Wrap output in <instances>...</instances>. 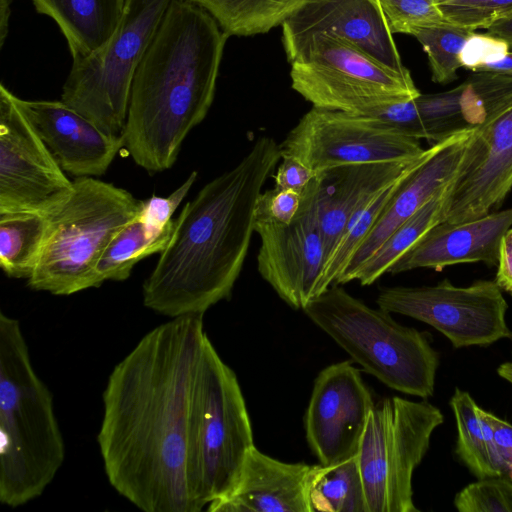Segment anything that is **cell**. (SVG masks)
Here are the masks:
<instances>
[{"mask_svg":"<svg viewBox=\"0 0 512 512\" xmlns=\"http://www.w3.org/2000/svg\"><path fill=\"white\" fill-rule=\"evenodd\" d=\"M207 334L203 314L145 334L113 368L97 435L111 486L145 512H199L189 480L193 381Z\"/></svg>","mask_w":512,"mask_h":512,"instance_id":"cell-1","label":"cell"},{"mask_svg":"<svg viewBox=\"0 0 512 512\" xmlns=\"http://www.w3.org/2000/svg\"><path fill=\"white\" fill-rule=\"evenodd\" d=\"M280 158L275 140L260 137L235 167L183 206L143 284L147 308L170 318L204 315L229 298L255 231L258 198Z\"/></svg>","mask_w":512,"mask_h":512,"instance_id":"cell-2","label":"cell"},{"mask_svg":"<svg viewBox=\"0 0 512 512\" xmlns=\"http://www.w3.org/2000/svg\"><path fill=\"white\" fill-rule=\"evenodd\" d=\"M192 0H171L133 78L125 148L149 174L173 166L188 133L206 117L228 39Z\"/></svg>","mask_w":512,"mask_h":512,"instance_id":"cell-3","label":"cell"},{"mask_svg":"<svg viewBox=\"0 0 512 512\" xmlns=\"http://www.w3.org/2000/svg\"><path fill=\"white\" fill-rule=\"evenodd\" d=\"M64 458L51 393L33 368L18 320L1 313V503L18 507L39 497Z\"/></svg>","mask_w":512,"mask_h":512,"instance_id":"cell-4","label":"cell"},{"mask_svg":"<svg viewBox=\"0 0 512 512\" xmlns=\"http://www.w3.org/2000/svg\"><path fill=\"white\" fill-rule=\"evenodd\" d=\"M367 373L384 385L427 399L434 393L439 355L429 335L396 322L334 285L303 309Z\"/></svg>","mask_w":512,"mask_h":512,"instance_id":"cell-5","label":"cell"},{"mask_svg":"<svg viewBox=\"0 0 512 512\" xmlns=\"http://www.w3.org/2000/svg\"><path fill=\"white\" fill-rule=\"evenodd\" d=\"M253 446L237 377L207 338L193 381L189 419V480L198 511L231 492Z\"/></svg>","mask_w":512,"mask_h":512,"instance_id":"cell-6","label":"cell"},{"mask_svg":"<svg viewBox=\"0 0 512 512\" xmlns=\"http://www.w3.org/2000/svg\"><path fill=\"white\" fill-rule=\"evenodd\" d=\"M74 191L52 215L28 286L54 295L95 288L96 265L111 240L142 211L129 191L94 177H76Z\"/></svg>","mask_w":512,"mask_h":512,"instance_id":"cell-7","label":"cell"},{"mask_svg":"<svg viewBox=\"0 0 512 512\" xmlns=\"http://www.w3.org/2000/svg\"><path fill=\"white\" fill-rule=\"evenodd\" d=\"M171 0H125L109 39L74 58L61 101L110 136H123L136 69Z\"/></svg>","mask_w":512,"mask_h":512,"instance_id":"cell-8","label":"cell"},{"mask_svg":"<svg viewBox=\"0 0 512 512\" xmlns=\"http://www.w3.org/2000/svg\"><path fill=\"white\" fill-rule=\"evenodd\" d=\"M444 421L427 400L386 397L372 408L357 454L368 512H418L412 478Z\"/></svg>","mask_w":512,"mask_h":512,"instance_id":"cell-9","label":"cell"},{"mask_svg":"<svg viewBox=\"0 0 512 512\" xmlns=\"http://www.w3.org/2000/svg\"><path fill=\"white\" fill-rule=\"evenodd\" d=\"M290 64L292 88L316 108L361 115L421 94L409 70L393 69L332 33L314 34Z\"/></svg>","mask_w":512,"mask_h":512,"instance_id":"cell-10","label":"cell"},{"mask_svg":"<svg viewBox=\"0 0 512 512\" xmlns=\"http://www.w3.org/2000/svg\"><path fill=\"white\" fill-rule=\"evenodd\" d=\"M290 157L315 172L366 163L408 162L425 149L418 139L380 121L344 111L312 107L279 145Z\"/></svg>","mask_w":512,"mask_h":512,"instance_id":"cell-11","label":"cell"},{"mask_svg":"<svg viewBox=\"0 0 512 512\" xmlns=\"http://www.w3.org/2000/svg\"><path fill=\"white\" fill-rule=\"evenodd\" d=\"M496 281L465 287L444 280L434 286L390 287L376 303L390 313L424 322L448 338L454 348L487 346L512 338L506 323L508 304Z\"/></svg>","mask_w":512,"mask_h":512,"instance_id":"cell-12","label":"cell"},{"mask_svg":"<svg viewBox=\"0 0 512 512\" xmlns=\"http://www.w3.org/2000/svg\"><path fill=\"white\" fill-rule=\"evenodd\" d=\"M74 182L0 85V213H55L71 196Z\"/></svg>","mask_w":512,"mask_h":512,"instance_id":"cell-13","label":"cell"},{"mask_svg":"<svg viewBox=\"0 0 512 512\" xmlns=\"http://www.w3.org/2000/svg\"><path fill=\"white\" fill-rule=\"evenodd\" d=\"M317 175L302 193L298 214L290 224L255 221L261 246L258 271L279 297L304 309L319 295L326 257L316 205Z\"/></svg>","mask_w":512,"mask_h":512,"instance_id":"cell-14","label":"cell"},{"mask_svg":"<svg viewBox=\"0 0 512 512\" xmlns=\"http://www.w3.org/2000/svg\"><path fill=\"white\" fill-rule=\"evenodd\" d=\"M374 405L360 371L350 361L329 365L318 374L304 426L307 442L321 465L358 454Z\"/></svg>","mask_w":512,"mask_h":512,"instance_id":"cell-15","label":"cell"},{"mask_svg":"<svg viewBox=\"0 0 512 512\" xmlns=\"http://www.w3.org/2000/svg\"><path fill=\"white\" fill-rule=\"evenodd\" d=\"M476 136L477 129L462 130L425 149L420 161L401 179L370 233L334 284L353 281L359 268L388 236L458 176L472 153Z\"/></svg>","mask_w":512,"mask_h":512,"instance_id":"cell-16","label":"cell"},{"mask_svg":"<svg viewBox=\"0 0 512 512\" xmlns=\"http://www.w3.org/2000/svg\"><path fill=\"white\" fill-rule=\"evenodd\" d=\"M281 27L289 63L314 34L332 33L355 43L389 67L408 71L379 0H309Z\"/></svg>","mask_w":512,"mask_h":512,"instance_id":"cell-17","label":"cell"},{"mask_svg":"<svg viewBox=\"0 0 512 512\" xmlns=\"http://www.w3.org/2000/svg\"><path fill=\"white\" fill-rule=\"evenodd\" d=\"M512 189V107L477 129L472 153L451 182L442 222L461 223L494 212Z\"/></svg>","mask_w":512,"mask_h":512,"instance_id":"cell-18","label":"cell"},{"mask_svg":"<svg viewBox=\"0 0 512 512\" xmlns=\"http://www.w3.org/2000/svg\"><path fill=\"white\" fill-rule=\"evenodd\" d=\"M16 102L51 151L61 168L75 177L103 175L124 136H110L63 101L24 100Z\"/></svg>","mask_w":512,"mask_h":512,"instance_id":"cell-19","label":"cell"},{"mask_svg":"<svg viewBox=\"0 0 512 512\" xmlns=\"http://www.w3.org/2000/svg\"><path fill=\"white\" fill-rule=\"evenodd\" d=\"M512 227V208L461 223L440 222L389 269L396 274L417 268L442 269L458 263L496 265L503 236Z\"/></svg>","mask_w":512,"mask_h":512,"instance_id":"cell-20","label":"cell"},{"mask_svg":"<svg viewBox=\"0 0 512 512\" xmlns=\"http://www.w3.org/2000/svg\"><path fill=\"white\" fill-rule=\"evenodd\" d=\"M423 154L408 162L352 164L317 173L316 205L325 247V266L352 216L409 172Z\"/></svg>","mask_w":512,"mask_h":512,"instance_id":"cell-21","label":"cell"},{"mask_svg":"<svg viewBox=\"0 0 512 512\" xmlns=\"http://www.w3.org/2000/svg\"><path fill=\"white\" fill-rule=\"evenodd\" d=\"M314 465L274 459L253 446L229 494L209 512H310L308 484Z\"/></svg>","mask_w":512,"mask_h":512,"instance_id":"cell-22","label":"cell"},{"mask_svg":"<svg viewBox=\"0 0 512 512\" xmlns=\"http://www.w3.org/2000/svg\"><path fill=\"white\" fill-rule=\"evenodd\" d=\"M38 13L52 18L64 35L72 59L103 45L115 31L125 0H31Z\"/></svg>","mask_w":512,"mask_h":512,"instance_id":"cell-23","label":"cell"},{"mask_svg":"<svg viewBox=\"0 0 512 512\" xmlns=\"http://www.w3.org/2000/svg\"><path fill=\"white\" fill-rule=\"evenodd\" d=\"M174 225L175 220L167 228H158L140 213L115 235L103 251L94 272L96 287L107 280H126L136 263L161 253L171 238Z\"/></svg>","mask_w":512,"mask_h":512,"instance_id":"cell-24","label":"cell"},{"mask_svg":"<svg viewBox=\"0 0 512 512\" xmlns=\"http://www.w3.org/2000/svg\"><path fill=\"white\" fill-rule=\"evenodd\" d=\"M50 218L37 212L0 213V267L12 278L29 279L39 262Z\"/></svg>","mask_w":512,"mask_h":512,"instance_id":"cell-25","label":"cell"},{"mask_svg":"<svg viewBox=\"0 0 512 512\" xmlns=\"http://www.w3.org/2000/svg\"><path fill=\"white\" fill-rule=\"evenodd\" d=\"M307 497L310 512H368L357 455L330 465H314Z\"/></svg>","mask_w":512,"mask_h":512,"instance_id":"cell-26","label":"cell"},{"mask_svg":"<svg viewBox=\"0 0 512 512\" xmlns=\"http://www.w3.org/2000/svg\"><path fill=\"white\" fill-rule=\"evenodd\" d=\"M230 36L264 34L281 26L309 0H192Z\"/></svg>","mask_w":512,"mask_h":512,"instance_id":"cell-27","label":"cell"},{"mask_svg":"<svg viewBox=\"0 0 512 512\" xmlns=\"http://www.w3.org/2000/svg\"><path fill=\"white\" fill-rule=\"evenodd\" d=\"M451 184V183H450ZM450 184L438 191L411 217L399 225L359 268L354 276L362 286L373 284L413 247L433 226L442 222Z\"/></svg>","mask_w":512,"mask_h":512,"instance_id":"cell-28","label":"cell"},{"mask_svg":"<svg viewBox=\"0 0 512 512\" xmlns=\"http://www.w3.org/2000/svg\"><path fill=\"white\" fill-rule=\"evenodd\" d=\"M459 105L467 129H478L512 107V75L473 72L458 86Z\"/></svg>","mask_w":512,"mask_h":512,"instance_id":"cell-29","label":"cell"},{"mask_svg":"<svg viewBox=\"0 0 512 512\" xmlns=\"http://www.w3.org/2000/svg\"><path fill=\"white\" fill-rule=\"evenodd\" d=\"M457 427L456 454L478 479L500 476L491 463L479 406L467 391L456 388L450 399Z\"/></svg>","mask_w":512,"mask_h":512,"instance_id":"cell-30","label":"cell"},{"mask_svg":"<svg viewBox=\"0 0 512 512\" xmlns=\"http://www.w3.org/2000/svg\"><path fill=\"white\" fill-rule=\"evenodd\" d=\"M473 33L443 22L419 29L413 34L427 54L435 83L447 84L457 78V70L462 67V51Z\"/></svg>","mask_w":512,"mask_h":512,"instance_id":"cell-31","label":"cell"},{"mask_svg":"<svg viewBox=\"0 0 512 512\" xmlns=\"http://www.w3.org/2000/svg\"><path fill=\"white\" fill-rule=\"evenodd\" d=\"M444 20L475 32L512 14V0H437Z\"/></svg>","mask_w":512,"mask_h":512,"instance_id":"cell-32","label":"cell"},{"mask_svg":"<svg viewBox=\"0 0 512 512\" xmlns=\"http://www.w3.org/2000/svg\"><path fill=\"white\" fill-rule=\"evenodd\" d=\"M459 512H512V480L507 476L481 478L454 498Z\"/></svg>","mask_w":512,"mask_h":512,"instance_id":"cell-33","label":"cell"},{"mask_svg":"<svg viewBox=\"0 0 512 512\" xmlns=\"http://www.w3.org/2000/svg\"><path fill=\"white\" fill-rule=\"evenodd\" d=\"M391 33L412 35L419 29L446 22L437 0H379Z\"/></svg>","mask_w":512,"mask_h":512,"instance_id":"cell-34","label":"cell"},{"mask_svg":"<svg viewBox=\"0 0 512 512\" xmlns=\"http://www.w3.org/2000/svg\"><path fill=\"white\" fill-rule=\"evenodd\" d=\"M361 115L374 118L404 136L429 140V132L419 113L415 98L385 104Z\"/></svg>","mask_w":512,"mask_h":512,"instance_id":"cell-35","label":"cell"},{"mask_svg":"<svg viewBox=\"0 0 512 512\" xmlns=\"http://www.w3.org/2000/svg\"><path fill=\"white\" fill-rule=\"evenodd\" d=\"M302 194L274 186L262 192L255 209V221L290 224L298 214Z\"/></svg>","mask_w":512,"mask_h":512,"instance_id":"cell-36","label":"cell"},{"mask_svg":"<svg viewBox=\"0 0 512 512\" xmlns=\"http://www.w3.org/2000/svg\"><path fill=\"white\" fill-rule=\"evenodd\" d=\"M509 48L505 41L497 37L474 32L462 51V67L476 72L483 64L501 58L509 52Z\"/></svg>","mask_w":512,"mask_h":512,"instance_id":"cell-37","label":"cell"},{"mask_svg":"<svg viewBox=\"0 0 512 512\" xmlns=\"http://www.w3.org/2000/svg\"><path fill=\"white\" fill-rule=\"evenodd\" d=\"M274 175L275 186L303 193L317 172L290 157H283Z\"/></svg>","mask_w":512,"mask_h":512,"instance_id":"cell-38","label":"cell"},{"mask_svg":"<svg viewBox=\"0 0 512 512\" xmlns=\"http://www.w3.org/2000/svg\"><path fill=\"white\" fill-rule=\"evenodd\" d=\"M482 413L492 427L496 446L503 463L504 476L512 480V424L483 409Z\"/></svg>","mask_w":512,"mask_h":512,"instance_id":"cell-39","label":"cell"},{"mask_svg":"<svg viewBox=\"0 0 512 512\" xmlns=\"http://www.w3.org/2000/svg\"><path fill=\"white\" fill-rule=\"evenodd\" d=\"M496 283L512 294V228L503 236L499 249Z\"/></svg>","mask_w":512,"mask_h":512,"instance_id":"cell-40","label":"cell"},{"mask_svg":"<svg viewBox=\"0 0 512 512\" xmlns=\"http://www.w3.org/2000/svg\"><path fill=\"white\" fill-rule=\"evenodd\" d=\"M487 30V33L505 41L512 47V14L495 22Z\"/></svg>","mask_w":512,"mask_h":512,"instance_id":"cell-41","label":"cell"},{"mask_svg":"<svg viewBox=\"0 0 512 512\" xmlns=\"http://www.w3.org/2000/svg\"><path fill=\"white\" fill-rule=\"evenodd\" d=\"M478 71H489L512 75V52H507L498 60L483 64Z\"/></svg>","mask_w":512,"mask_h":512,"instance_id":"cell-42","label":"cell"},{"mask_svg":"<svg viewBox=\"0 0 512 512\" xmlns=\"http://www.w3.org/2000/svg\"><path fill=\"white\" fill-rule=\"evenodd\" d=\"M11 1L0 0V47L3 46L8 32Z\"/></svg>","mask_w":512,"mask_h":512,"instance_id":"cell-43","label":"cell"},{"mask_svg":"<svg viewBox=\"0 0 512 512\" xmlns=\"http://www.w3.org/2000/svg\"><path fill=\"white\" fill-rule=\"evenodd\" d=\"M498 375L512 384V360L502 363L497 369Z\"/></svg>","mask_w":512,"mask_h":512,"instance_id":"cell-44","label":"cell"}]
</instances>
